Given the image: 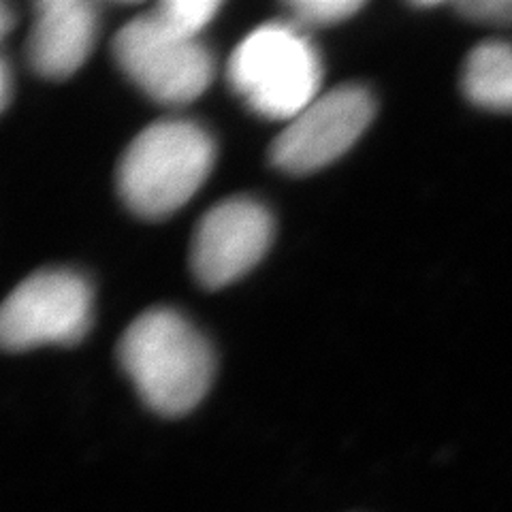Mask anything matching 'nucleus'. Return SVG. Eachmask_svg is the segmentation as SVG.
<instances>
[{"label": "nucleus", "instance_id": "2", "mask_svg": "<svg viewBox=\"0 0 512 512\" xmlns=\"http://www.w3.org/2000/svg\"><path fill=\"white\" fill-rule=\"evenodd\" d=\"M216 158L210 133L188 120H163L141 131L118 165V192L141 218H165L195 195Z\"/></svg>", "mask_w": 512, "mask_h": 512}, {"label": "nucleus", "instance_id": "6", "mask_svg": "<svg viewBox=\"0 0 512 512\" xmlns=\"http://www.w3.org/2000/svg\"><path fill=\"white\" fill-rule=\"evenodd\" d=\"M374 118L372 94L340 86L301 111L271 143V163L286 173H312L346 154Z\"/></svg>", "mask_w": 512, "mask_h": 512}, {"label": "nucleus", "instance_id": "10", "mask_svg": "<svg viewBox=\"0 0 512 512\" xmlns=\"http://www.w3.org/2000/svg\"><path fill=\"white\" fill-rule=\"evenodd\" d=\"M220 7L218 0H165L152 9V15L180 35L197 39Z\"/></svg>", "mask_w": 512, "mask_h": 512}, {"label": "nucleus", "instance_id": "3", "mask_svg": "<svg viewBox=\"0 0 512 512\" xmlns=\"http://www.w3.org/2000/svg\"><path fill=\"white\" fill-rule=\"evenodd\" d=\"M227 75L254 114L291 122L318 99L323 64L299 26L265 24L237 45Z\"/></svg>", "mask_w": 512, "mask_h": 512}, {"label": "nucleus", "instance_id": "11", "mask_svg": "<svg viewBox=\"0 0 512 512\" xmlns=\"http://www.w3.org/2000/svg\"><path fill=\"white\" fill-rule=\"evenodd\" d=\"M288 13L299 26H333L363 9L361 0H295L286 3Z\"/></svg>", "mask_w": 512, "mask_h": 512}, {"label": "nucleus", "instance_id": "5", "mask_svg": "<svg viewBox=\"0 0 512 512\" xmlns=\"http://www.w3.org/2000/svg\"><path fill=\"white\" fill-rule=\"evenodd\" d=\"M92 320V288L69 269H47L13 288L0 312V342L11 352L77 344Z\"/></svg>", "mask_w": 512, "mask_h": 512}, {"label": "nucleus", "instance_id": "12", "mask_svg": "<svg viewBox=\"0 0 512 512\" xmlns=\"http://www.w3.org/2000/svg\"><path fill=\"white\" fill-rule=\"evenodd\" d=\"M455 9L470 22L512 26V0H472V3H457Z\"/></svg>", "mask_w": 512, "mask_h": 512}, {"label": "nucleus", "instance_id": "13", "mask_svg": "<svg viewBox=\"0 0 512 512\" xmlns=\"http://www.w3.org/2000/svg\"><path fill=\"white\" fill-rule=\"evenodd\" d=\"M0 103H3V109L9 105V99H11V77H9V64L7 60H3V64H0Z\"/></svg>", "mask_w": 512, "mask_h": 512}, {"label": "nucleus", "instance_id": "4", "mask_svg": "<svg viewBox=\"0 0 512 512\" xmlns=\"http://www.w3.org/2000/svg\"><path fill=\"white\" fill-rule=\"evenodd\" d=\"M114 56L137 88L165 105L199 99L214 77V60L207 47L199 39L167 28L152 11L118 32Z\"/></svg>", "mask_w": 512, "mask_h": 512}, {"label": "nucleus", "instance_id": "1", "mask_svg": "<svg viewBox=\"0 0 512 512\" xmlns=\"http://www.w3.org/2000/svg\"><path fill=\"white\" fill-rule=\"evenodd\" d=\"M118 357L141 399L163 416H182L205 397L214 355L203 335L175 310L154 308L124 331Z\"/></svg>", "mask_w": 512, "mask_h": 512}, {"label": "nucleus", "instance_id": "8", "mask_svg": "<svg viewBox=\"0 0 512 512\" xmlns=\"http://www.w3.org/2000/svg\"><path fill=\"white\" fill-rule=\"evenodd\" d=\"M28 37V62L47 79H67L92 52L96 9L84 0H43Z\"/></svg>", "mask_w": 512, "mask_h": 512}, {"label": "nucleus", "instance_id": "7", "mask_svg": "<svg viewBox=\"0 0 512 512\" xmlns=\"http://www.w3.org/2000/svg\"><path fill=\"white\" fill-rule=\"evenodd\" d=\"M271 235L274 222L259 201H222L197 224L190 248L192 271L205 288L229 286L263 259Z\"/></svg>", "mask_w": 512, "mask_h": 512}, {"label": "nucleus", "instance_id": "14", "mask_svg": "<svg viewBox=\"0 0 512 512\" xmlns=\"http://www.w3.org/2000/svg\"><path fill=\"white\" fill-rule=\"evenodd\" d=\"M11 24H13V13H11L9 5L3 3L0 5V26H3V35H9Z\"/></svg>", "mask_w": 512, "mask_h": 512}, {"label": "nucleus", "instance_id": "9", "mask_svg": "<svg viewBox=\"0 0 512 512\" xmlns=\"http://www.w3.org/2000/svg\"><path fill=\"white\" fill-rule=\"evenodd\" d=\"M463 94L480 109L512 114V45L487 41L476 45L463 67Z\"/></svg>", "mask_w": 512, "mask_h": 512}]
</instances>
